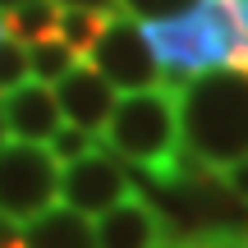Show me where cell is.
<instances>
[{"instance_id": "cell-11", "label": "cell", "mask_w": 248, "mask_h": 248, "mask_svg": "<svg viewBox=\"0 0 248 248\" xmlns=\"http://www.w3.org/2000/svg\"><path fill=\"white\" fill-rule=\"evenodd\" d=\"M78 60H83V55H74L60 37H46V42H32V46H28V69H32V78L46 83V88H51V83H60Z\"/></svg>"}, {"instance_id": "cell-4", "label": "cell", "mask_w": 248, "mask_h": 248, "mask_svg": "<svg viewBox=\"0 0 248 248\" xmlns=\"http://www.w3.org/2000/svg\"><path fill=\"white\" fill-rule=\"evenodd\" d=\"M88 60L120 92H147V88L166 83V64L156 60L147 32H142V23L133 14H110L106 18V28H101V37H97Z\"/></svg>"}, {"instance_id": "cell-15", "label": "cell", "mask_w": 248, "mask_h": 248, "mask_svg": "<svg viewBox=\"0 0 248 248\" xmlns=\"http://www.w3.org/2000/svg\"><path fill=\"white\" fill-rule=\"evenodd\" d=\"M120 5H124V14L152 23V18H175V14H184V9H193L198 0H120Z\"/></svg>"}, {"instance_id": "cell-22", "label": "cell", "mask_w": 248, "mask_h": 248, "mask_svg": "<svg viewBox=\"0 0 248 248\" xmlns=\"http://www.w3.org/2000/svg\"><path fill=\"white\" fill-rule=\"evenodd\" d=\"M170 248H184V244H170Z\"/></svg>"}, {"instance_id": "cell-10", "label": "cell", "mask_w": 248, "mask_h": 248, "mask_svg": "<svg viewBox=\"0 0 248 248\" xmlns=\"http://www.w3.org/2000/svg\"><path fill=\"white\" fill-rule=\"evenodd\" d=\"M0 23L23 46L46 42V37H55V28H60V0H28V5H14V9L0 14Z\"/></svg>"}, {"instance_id": "cell-9", "label": "cell", "mask_w": 248, "mask_h": 248, "mask_svg": "<svg viewBox=\"0 0 248 248\" xmlns=\"http://www.w3.org/2000/svg\"><path fill=\"white\" fill-rule=\"evenodd\" d=\"M23 248H97V234H92L88 216L69 212L60 202L23 225Z\"/></svg>"}, {"instance_id": "cell-12", "label": "cell", "mask_w": 248, "mask_h": 248, "mask_svg": "<svg viewBox=\"0 0 248 248\" xmlns=\"http://www.w3.org/2000/svg\"><path fill=\"white\" fill-rule=\"evenodd\" d=\"M101 28H106L101 14H88V9H60V28H55V37H60L74 55H92Z\"/></svg>"}, {"instance_id": "cell-14", "label": "cell", "mask_w": 248, "mask_h": 248, "mask_svg": "<svg viewBox=\"0 0 248 248\" xmlns=\"http://www.w3.org/2000/svg\"><path fill=\"white\" fill-rule=\"evenodd\" d=\"M46 147H51V156L60 161V166H69V161H78V156H88V152H97V133L74 129V124H60V129H55V138L46 142Z\"/></svg>"}, {"instance_id": "cell-16", "label": "cell", "mask_w": 248, "mask_h": 248, "mask_svg": "<svg viewBox=\"0 0 248 248\" xmlns=\"http://www.w3.org/2000/svg\"><path fill=\"white\" fill-rule=\"evenodd\" d=\"M221 188L230 198H239V202L248 207V156H239V161H230V166L221 170Z\"/></svg>"}, {"instance_id": "cell-1", "label": "cell", "mask_w": 248, "mask_h": 248, "mask_svg": "<svg viewBox=\"0 0 248 248\" xmlns=\"http://www.w3.org/2000/svg\"><path fill=\"white\" fill-rule=\"evenodd\" d=\"M179 138L202 166L221 175L248 156V69H202L179 88Z\"/></svg>"}, {"instance_id": "cell-6", "label": "cell", "mask_w": 248, "mask_h": 248, "mask_svg": "<svg viewBox=\"0 0 248 248\" xmlns=\"http://www.w3.org/2000/svg\"><path fill=\"white\" fill-rule=\"evenodd\" d=\"M92 234H97V248H170V225L138 188L110 212H101Z\"/></svg>"}, {"instance_id": "cell-17", "label": "cell", "mask_w": 248, "mask_h": 248, "mask_svg": "<svg viewBox=\"0 0 248 248\" xmlns=\"http://www.w3.org/2000/svg\"><path fill=\"white\" fill-rule=\"evenodd\" d=\"M184 248H248V234H193V239H184Z\"/></svg>"}, {"instance_id": "cell-21", "label": "cell", "mask_w": 248, "mask_h": 248, "mask_svg": "<svg viewBox=\"0 0 248 248\" xmlns=\"http://www.w3.org/2000/svg\"><path fill=\"white\" fill-rule=\"evenodd\" d=\"M5 138H9V133H5V115H0V142H5Z\"/></svg>"}, {"instance_id": "cell-3", "label": "cell", "mask_w": 248, "mask_h": 248, "mask_svg": "<svg viewBox=\"0 0 248 248\" xmlns=\"http://www.w3.org/2000/svg\"><path fill=\"white\" fill-rule=\"evenodd\" d=\"M60 202V161L46 142H0V216L32 221Z\"/></svg>"}, {"instance_id": "cell-7", "label": "cell", "mask_w": 248, "mask_h": 248, "mask_svg": "<svg viewBox=\"0 0 248 248\" xmlns=\"http://www.w3.org/2000/svg\"><path fill=\"white\" fill-rule=\"evenodd\" d=\"M55 101H60V115L74 129L101 133L110 120V106H115V88L101 78V69L92 60H78L60 83H55Z\"/></svg>"}, {"instance_id": "cell-20", "label": "cell", "mask_w": 248, "mask_h": 248, "mask_svg": "<svg viewBox=\"0 0 248 248\" xmlns=\"http://www.w3.org/2000/svg\"><path fill=\"white\" fill-rule=\"evenodd\" d=\"M234 5H239V14H244V18H248V0H234Z\"/></svg>"}, {"instance_id": "cell-2", "label": "cell", "mask_w": 248, "mask_h": 248, "mask_svg": "<svg viewBox=\"0 0 248 248\" xmlns=\"http://www.w3.org/2000/svg\"><path fill=\"white\" fill-rule=\"evenodd\" d=\"M106 147L133 166H161L179 152V92L175 88H147L124 92L110 106V120L101 129Z\"/></svg>"}, {"instance_id": "cell-23", "label": "cell", "mask_w": 248, "mask_h": 248, "mask_svg": "<svg viewBox=\"0 0 248 248\" xmlns=\"http://www.w3.org/2000/svg\"><path fill=\"white\" fill-rule=\"evenodd\" d=\"M0 32H5V23H0Z\"/></svg>"}, {"instance_id": "cell-19", "label": "cell", "mask_w": 248, "mask_h": 248, "mask_svg": "<svg viewBox=\"0 0 248 248\" xmlns=\"http://www.w3.org/2000/svg\"><path fill=\"white\" fill-rule=\"evenodd\" d=\"M14 5H28V0H0V14H5V9H14Z\"/></svg>"}, {"instance_id": "cell-8", "label": "cell", "mask_w": 248, "mask_h": 248, "mask_svg": "<svg viewBox=\"0 0 248 248\" xmlns=\"http://www.w3.org/2000/svg\"><path fill=\"white\" fill-rule=\"evenodd\" d=\"M0 115H5V133L18 142H51L55 129L64 124L60 101L46 83H23L0 101Z\"/></svg>"}, {"instance_id": "cell-13", "label": "cell", "mask_w": 248, "mask_h": 248, "mask_svg": "<svg viewBox=\"0 0 248 248\" xmlns=\"http://www.w3.org/2000/svg\"><path fill=\"white\" fill-rule=\"evenodd\" d=\"M28 78H32V69H28V46L14 42L9 32H0V97L23 88Z\"/></svg>"}, {"instance_id": "cell-5", "label": "cell", "mask_w": 248, "mask_h": 248, "mask_svg": "<svg viewBox=\"0 0 248 248\" xmlns=\"http://www.w3.org/2000/svg\"><path fill=\"white\" fill-rule=\"evenodd\" d=\"M129 193H133L129 175L101 147L78 156V161H69V166H60V202L69 212H78V216H101L115 202H124Z\"/></svg>"}, {"instance_id": "cell-18", "label": "cell", "mask_w": 248, "mask_h": 248, "mask_svg": "<svg viewBox=\"0 0 248 248\" xmlns=\"http://www.w3.org/2000/svg\"><path fill=\"white\" fill-rule=\"evenodd\" d=\"M60 9H88V14H101V18L124 14V5H120V0H60Z\"/></svg>"}]
</instances>
